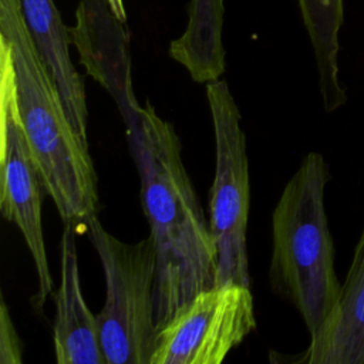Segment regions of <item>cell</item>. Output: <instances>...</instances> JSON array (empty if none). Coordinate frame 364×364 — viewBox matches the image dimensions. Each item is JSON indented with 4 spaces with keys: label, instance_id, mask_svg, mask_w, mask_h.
<instances>
[{
    "label": "cell",
    "instance_id": "7",
    "mask_svg": "<svg viewBox=\"0 0 364 364\" xmlns=\"http://www.w3.org/2000/svg\"><path fill=\"white\" fill-rule=\"evenodd\" d=\"M255 328L250 286L215 284L156 331L149 364H220Z\"/></svg>",
    "mask_w": 364,
    "mask_h": 364
},
{
    "label": "cell",
    "instance_id": "11",
    "mask_svg": "<svg viewBox=\"0 0 364 364\" xmlns=\"http://www.w3.org/2000/svg\"><path fill=\"white\" fill-rule=\"evenodd\" d=\"M20 4L34 43L61 92L68 117L81 138L87 141L85 88L70 57L68 27L64 26L53 0H20Z\"/></svg>",
    "mask_w": 364,
    "mask_h": 364
},
{
    "label": "cell",
    "instance_id": "5",
    "mask_svg": "<svg viewBox=\"0 0 364 364\" xmlns=\"http://www.w3.org/2000/svg\"><path fill=\"white\" fill-rule=\"evenodd\" d=\"M213 134L215 178L209 191V226L216 247V284L250 286L246 230L250 203L249 162L240 111L226 81L206 84Z\"/></svg>",
    "mask_w": 364,
    "mask_h": 364
},
{
    "label": "cell",
    "instance_id": "9",
    "mask_svg": "<svg viewBox=\"0 0 364 364\" xmlns=\"http://www.w3.org/2000/svg\"><path fill=\"white\" fill-rule=\"evenodd\" d=\"M77 229L64 225L60 240V286L54 296V353L58 364H107L100 343L97 316L88 309L80 280Z\"/></svg>",
    "mask_w": 364,
    "mask_h": 364
},
{
    "label": "cell",
    "instance_id": "10",
    "mask_svg": "<svg viewBox=\"0 0 364 364\" xmlns=\"http://www.w3.org/2000/svg\"><path fill=\"white\" fill-rule=\"evenodd\" d=\"M301 361L309 364H364V228L354 249L338 303L310 337Z\"/></svg>",
    "mask_w": 364,
    "mask_h": 364
},
{
    "label": "cell",
    "instance_id": "8",
    "mask_svg": "<svg viewBox=\"0 0 364 364\" xmlns=\"http://www.w3.org/2000/svg\"><path fill=\"white\" fill-rule=\"evenodd\" d=\"M68 34L87 74L111 94L124 122L135 118L142 105L131 81L129 36L108 0H80Z\"/></svg>",
    "mask_w": 364,
    "mask_h": 364
},
{
    "label": "cell",
    "instance_id": "14",
    "mask_svg": "<svg viewBox=\"0 0 364 364\" xmlns=\"http://www.w3.org/2000/svg\"><path fill=\"white\" fill-rule=\"evenodd\" d=\"M23 344L16 331L6 301L0 303V364H21Z\"/></svg>",
    "mask_w": 364,
    "mask_h": 364
},
{
    "label": "cell",
    "instance_id": "6",
    "mask_svg": "<svg viewBox=\"0 0 364 364\" xmlns=\"http://www.w3.org/2000/svg\"><path fill=\"white\" fill-rule=\"evenodd\" d=\"M43 179L20 117L10 50L0 38V212L21 232L34 260L38 290L33 297L41 309L53 290L43 225Z\"/></svg>",
    "mask_w": 364,
    "mask_h": 364
},
{
    "label": "cell",
    "instance_id": "2",
    "mask_svg": "<svg viewBox=\"0 0 364 364\" xmlns=\"http://www.w3.org/2000/svg\"><path fill=\"white\" fill-rule=\"evenodd\" d=\"M0 38L10 50L20 117L44 191L64 225L85 229L101 206L88 142L68 117L54 77L27 27L20 0H0Z\"/></svg>",
    "mask_w": 364,
    "mask_h": 364
},
{
    "label": "cell",
    "instance_id": "15",
    "mask_svg": "<svg viewBox=\"0 0 364 364\" xmlns=\"http://www.w3.org/2000/svg\"><path fill=\"white\" fill-rule=\"evenodd\" d=\"M111 10L114 11V14L124 23H127V10L124 6V0H108Z\"/></svg>",
    "mask_w": 364,
    "mask_h": 364
},
{
    "label": "cell",
    "instance_id": "12",
    "mask_svg": "<svg viewBox=\"0 0 364 364\" xmlns=\"http://www.w3.org/2000/svg\"><path fill=\"white\" fill-rule=\"evenodd\" d=\"M223 1L191 0L186 30L169 44L171 58L182 64L199 84L219 80L226 68L222 44Z\"/></svg>",
    "mask_w": 364,
    "mask_h": 364
},
{
    "label": "cell",
    "instance_id": "1",
    "mask_svg": "<svg viewBox=\"0 0 364 364\" xmlns=\"http://www.w3.org/2000/svg\"><path fill=\"white\" fill-rule=\"evenodd\" d=\"M125 135L156 250L154 303L158 331L198 293L216 284V247L173 125L146 100L141 112L125 122Z\"/></svg>",
    "mask_w": 364,
    "mask_h": 364
},
{
    "label": "cell",
    "instance_id": "13",
    "mask_svg": "<svg viewBox=\"0 0 364 364\" xmlns=\"http://www.w3.org/2000/svg\"><path fill=\"white\" fill-rule=\"evenodd\" d=\"M307 30L318 73V90L326 112L347 102V92L338 77L340 28L344 21L343 0H297Z\"/></svg>",
    "mask_w": 364,
    "mask_h": 364
},
{
    "label": "cell",
    "instance_id": "3",
    "mask_svg": "<svg viewBox=\"0 0 364 364\" xmlns=\"http://www.w3.org/2000/svg\"><path fill=\"white\" fill-rule=\"evenodd\" d=\"M330 173L321 154L309 152L286 183L272 216V290L301 316L310 337L333 314L341 283L324 193Z\"/></svg>",
    "mask_w": 364,
    "mask_h": 364
},
{
    "label": "cell",
    "instance_id": "4",
    "mask_svg": "<svg viewBox=\"0 0 364 364\" xmlns=\"http://www.w3.org/2000/svg\"><path fill=\"white\" fill-rule=\"evenodd\" d=\"M105 277V301L97 314L107 364H149L156 326L154 287L156 250L152 236L127 243L105 230L97 216L85 225Z\"/></svg>",
    "mask_w": 364,
    "mask_h": 364
}]
</instances>
